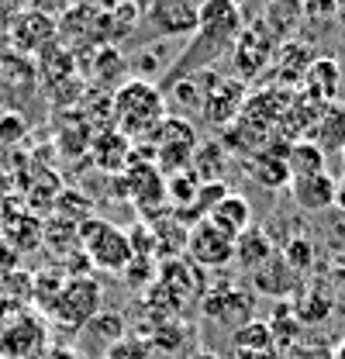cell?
I'll return each mask as SVG.
<instances>
[{
  "label": "cell",
  "mask_w": 345,
  "mask_h": 359,
  "mask_svg": "<svg viewBox=\"0 0 345 359\" xmlns=\"http://www.w3.org/2000/svg\"><path fill=\"white\" fill-rule=\"evenodd\" d=\"M242 35V7L235 0H204L201 14H197V28H194V42L187 45V55L180 59V66L170 73L176 80L180 73H194L204 69L211 59L231 52Z\"/></svg>",
  "instance_id": "6da1fadb"
},
{
  "label": "cell",
  "mask_w": 345,
  "mask_h": 359,
  "mask_svg": "<svg viewBox=\"0 0 345 359\" xmlns=\"http://www.w3.org/2000/svg\"><path fill=\"white\" fill-rule=\"evenodd\" d=\"M114 121L118 132L128 138H149L156 132V125L166 118V97L163 90L149 80H128L114 90Z\"/></svg>",
  "instance_id": "7a4b0ae2"
},
{
  "label": "cell",
  "mask_w": 345,
  "mask_h": 359,
  "mask_svg": "<svg viewBox=\"0 0 345 359\" xmlns=\"http://www.w3.org/2000/svg\"><path fill=\"white\" fill-rule=\"evenodd\" d=\"M80 238H83L86 256L93 259V266L107 269V273H125L131 266V259H135L131 235H125L111 222H90Z\"/></svg>",
  "instance_id": "3957f363"
},
{
  "label": "cell",
  "mask_w": 345,
  "mask_h": 359,
  "mask_svg": "<svg viewBox=\"0 0 345 359\" xmlns=\"http://www.w3.org/2000/svg\"><path fill=\"white\" fill-rule=\"evenodd\" d=\"M52 318L66 328H83L90 325L97 311H100V283L90 280V276H76V280H66L62 294L55 297V304L48 308Z\"/></svg>",
  "instance_id": "277c9868"
},
{
  "label": "cell",
  "mask_w": 345,
  "mask_h": 359,
  "mask_svg": "<svg viewBox=\"0 0 345 359\" xmlns=\"http://www.w3.org/2000/svg\"><path fill=\"white\" fill-rule=\"evenodd\" d=\"M149 142L156 149V163L166 166V170H180V166L187 170L190 166V156L197 149V135L190 128V121H183L176 114H166L156 125V132L149 135Z\"/></svg>",
  "instance_id": "5b68a950"
},
{
  "label": "cell",
  "mask_w": 345,
  "mask_h": 359,
  "mask_svg": "<svg viewBox=\"0 0 345 359\" xmlns=\"http://www.w3.org/2000/svg\"><path fill=\"white\" fill-rule=\"evenodd\" d=\"M187 252L194 256L197 266H228L235 259V238L224 235L215 222L201 218L187 235Z\"/></svg>",
  "instance_id": "8992f818"
},
{
  "label": "cell",
  "mask_w": 345,
  "mask_h": 359,
  "mask_svg": "<svg viewBox=\"0 0 345 359\" xmlns=\"http://www.w3.org/2000/svg\"><path fill=\"white\" fill-rule=\"evenodd\" d=\"M245 107V87L242 80H217L211 76V83H204V97H201V114L211 125H228L242 114Z\"/></svg>",
  "instance_id": "52a82bcc"
},
{
  "label": "cell",
  "mask_w": 345,
  "mask_h": 359,
  "mask_svg": "<svg viewBox=\"0 0 345 359\" xmlns=\"http://www.w3.org/2000/svg\"><path fill=\"white\" fill-rule=\"evenodd\" d=\"M204 0H149V25L159 35H190Z\"/></svg>",
  "instance_id": "ba28073f"
},
{
  "label": "cell",
  "mask_w": 345,
  "mask_h": 359,
  "mask_svg": "<svg viewBox=\"0 0 345 359\" xmlns=\"http://www.w3.org/2000/svg\"><path fill=\"white\" fill-rule=\"evenodd\" d=\"M335 183H339V180H332L328 170H321V173L290 177L287 190H290V197L297 201V208H301V211L318 215V211H328V208L335 204Z\"/></svg>",
  "instance_id": "9c48e42d"
},
{
  "label": "cell",
  "mask_w": 345,
  "mask_h": 359,
  "mask_svg": "<svg viewBox=\"0 0 345 359\" xmlns=\"http://www.w3.org/2000/svg\"><path fill=\"white\" fill-rule=\"evenodd\" d=\"M304 142L318 145L325 156L328 152H342L345 149V107L342 104H325L321 114H318V121H314V128H311V135Z\"/></svg>",
  "instance_id": "30bf717a"
},
{
  "label": "cell",
  "mask_w": 345,
  "mask_h": 359,
  "mask_svg": "<svg viewBox=\"0 0 345 359\" xmlns=\"http://www.w3.org/2000/svg\"><path fill=\"white\" fill-rule=\"evenodd\" d=\"M339 80H342V66L332 59V55H321L311 62V69L304 73V97L318 100V104H332L335 90H339Z\"/></svg>",
  "instance_id": "8fae6325"
},
{
  "label": "cell",
  "mask_w": 345,
  "mask_h": 359,
  "mask_svg": "<svg viewBox=\"0 0 345 359\" xmlns=\"http://www.w3.org/2000/svg\"><path fill=\"white\" fill-rule=\"evenodd\" d=\"M208 222H215L224 235L238 238L242 231H249V228H252V211H249V201H245V197H238V194H224L215 208H211Z\"/></svg>",
  "instance_id": "7c38bea8"
},
{
  "label": "cell",
  "mask_w": 345,
  "mask_h": 359,
  "mask_svg": "<svg viewBox=\"0 0 345 359\" xmlns=\"http://www.w3.org/2000/svg\"><path fill=\"white\" fill-rule=\"evenodd\" d=\"M273 45H269V32L266 25H252V28H242L238 42H235V62H242V73L252 76L259 66L269 59Z\"/></svg>",
  "instance_id": "4fadbf2b"
},
{
  "label": "cell",
  "mask_w": 345,
  "mask_h": 359,
  "mask_svg": "<svg viewBox=\"0 0 345 359\" xmlns=\"http://www.w3.org/2000/svg\"><path fill=\"white\" fill-rule=\"evenodd\" d=\"M273 256L276 252H273L266 231H259V228H249V231H242L235 238V259H238V266L245 269V273H259Z\"/></svg>",
  "instance_id": "5bb4252c"
},
{
  "label": "cell",
  "mask_w": 345,
  "mask_h": 359,
  "mask_svg": "<svg viewBox=\"0 0 345 359\" xmlns=\"http://www.w3.org/2000/svg\"><path fill=\"white\" fill-rule=\"evenodd\" d=\"M249 177L259 180L262 187H287L290 183V166H287V152H266L259 149L249 159Z\"/></svg>",
  "instance_id": "9a60e30c"
},
{
  "label": "cell",
  "mask_w": 345,
  "mask_h": 359,
  "mask_svg": "<svg viewBox=\"0 0 345 359\" xmlns=\"http://www.w3.org/2000/svg\"><path fill=\"white\" fill-rule=\"evenodd\" d=\"M52 21L45 14H25L14 21V42L21 48H42L48 39H52Z\"/></svg>",
  "instance_id": "2e32d148"
},
{
  "label": "cell",
  "mask_w": 345,
  "mask_h": 359,
  "mask_svg": "<svg viewBox=\"0 0 345 359\" xmlns=\"http://www.w3.org/2000/svg\"><path fill=\"white\" fill-rule=\"evenodd\" d=\"M287 166L290 177H304V173H321L325 170V152L311 142H294L287 149Z\"/></svg>",
  "instance_id": "e0dca14e"
},
{
  "label": "cell",
  "mask_w": 345,
  "mask_h": 359,
  "mask_svg": "<svg viewBox=\"0 0 345 359\" xmlns=\"http://www.w3.org/2000/svg\"><path fill=\"white\" fill-rule=\"evenodd\" d=\"M294 314L301 318V321H307V325H314V321H321V318H328L332 314V304L321 297H301L297 304H294Z\"/></svg>",
  "instance_id": "ac0fdd59"
},
{
  "label": "cell",
  "mask_w": 345,
  "mask_h": 359,
  "mask_svg": "<svg viewBox=\"0 0 345 359\" xmlns=\"http://www.w3.org/2000/svg\"><path fill=\"white\" fill-rule=\"evenodd\" d=\"M107 359H149V346L142 339H135V335H125L121 342L111 346Z\"/></svg>",
  "instance_id": "d6986e66"
},
{
  "label": "cell",
  "mask_w": 345,
  "mask_h": 359,
  "mask_svg": "<svg viewBox=\"0 0 345 359\" xmlns=\"http://www.w3.org/2000/svg\"><path fill=\"white\" fill-rule=\"evenodd\" d=\"M18 263H21V259H18V249L0 238V280L14 276V273H18Z\"/></svg>",
  "instance_id": "ffe728a7"
},
{
  "label": "cell",
  "mask_w": 345,
  "mask_h": 359,
  "mask_svg": "<svg viewBox=\"0 0 345 359\" xmlns=\"http://www.w3.org/2000/svg\"><path fill=\"white\" fill-rule=\"evenodd\" d=\"M335 208H339V211L345 215V177L335 183Z\"/></svg>",
  "instance_id": "44dd1931"
},
{
  "label": "cell",
  "mask_w": 345,
  "mask_h": 359,
  "mask_svg": "<svg viewBox=\"0 0 345 359\" xmlns=\"http://www.w3.org/2000/svg\"><path fill=\"white\" fill-rule=\"evenodd\" d=\"M190 359H217L215 353H197V356H190Z\"/></svg>",
  "instance_id": "7402d4cb"
},
{
  "label": "cell",
  "mask_w": 345,
  "mask_h": 359,
  "mask_svg": "<svg viewBox=\"0 0 345 359\" xmlns=\"http://www.w3.org/2000/svg\"><path fill=\"white\" fill-rule=\"evenodd\" d=\"M335 359H345V342L339 346V353H335Z\"/></svg>",
  "instance_id": "603a6c76"
},
{
  "label": "cell",
  "mask_w": 345,
  "mask_h": 359,
  "mask_svg": "<svg viewBox=\"0 0 345 359\" xmlns=\"http://www.w3.org/2000/svg\"><path fill=\"white\" fill-rule=\"evenodd\" d=\"M332 4H335V7H339V11H345V0H332Z\"/></svg>",
  "instance_id": "cb8c5ba5"
}]
</instances>
